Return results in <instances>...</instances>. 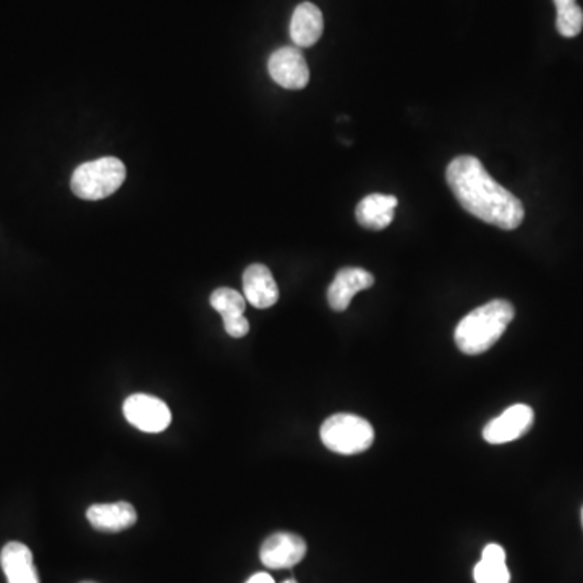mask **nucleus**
<instances>
[{
  "instance_id": "1",
  "label": "nucleus",
  "mask_w": 583,
  "mask_h": 583,
  "mask_svg": "<svg viewBox=\"0 0 583 583\" xmlns=\"http://www.w3.org/2000/svg\"><path fill=\"white\" fill-rule=\"evenodd\" d=\"M447 185L460 206L480 221L504 230L524 222L522 201L488 174L480 159L459 156L447 166Z\"/></svg>"
},
{
  "instance_id": "2",
  "label": "nucleus",
  "mask_w": 583,
  "mask_h": 583,
  "mask_svg": "<svg viewBox=\"0 0 583 583\" xmlns=\"http://www.w3.org/2000/svg\"><path fill=\"white\" fill-rule=\"evenodd\" d=\"M514 316L512 303L499 298L475 308L457 324L454 339L460 352L465 355L485 354L501 339Z\"/></svg>"
},
{
  "instance_id": "3",
  "label": "nucleus",
  "mask_w": 583,
  "mask_h": 583,
  "mask_svg": "<svg viewBox=\"0 0 583 583\" xmlns=\"http://www.w3.org/2000/svg\"><path fill=\"white\" fill-rule=\"evenodd\" d=\"M127 177L124 162L114 156L85 162L75 169L70 187L81 200L98 201L117 192Z\"/></svg>"
},
{
  "instance_id": "4",
  "label": "nucleus",
  "mask_w": 583,
  "mask_h": 583,
  "mask_svg": "<svg viewBox=\"0 0 583 583\" xmlns=\"http://www.w3.org/2000/svg\"><path fill=\"white\" fill-rule=\"evenodd\" d=\"M320 436L329 451L355 456L370 449L375 430L368 420L354 413H336L321 425Z\"/></svg>"
},
{
  "instance_id": "5",
  "label": "nucleus",
  "mask_w": 583,
  "mask_h": 583,
  "mask_svg": "<svg viewBox=\"0 0 583 583\" xmlns=\"http://www.w3.org/2000/svg\"><path fill=\"white\" fill-rule=\"evenodd\" d=\"M124 417L143 433H162L172 422L166 402L149 394H133L124 402Z\"/></svg>"
},
{
  "instance_id": "6",
  "label": "nucleus",
  "mask_w": 583,
  "mask_h": 583,
  "mask_svg": "<svg viewBox=\"0 0 583 583\" xmlns=\"http://www.w3.org/2000/svg\"><path fill=\"white\" fill-rule=\"evenodd\" d=\"M269 75L286 90H303L310 81L307 60L298 47H281L268 62Z\"/></svg>"
},
{
  "instance_id": "7",
  "label": "nucleus",
  "mask_w": 583,
  "mask_h": 583,
  "mask_svg": "<svg viewBox=\"0 0 583 583\" xmlns=\"http://www.w3.org/2000/svg\"><path fill=\"white\" fill-rule=\"evenodd\" d=\"M533 422H535V413L532 407L515 404L485 426L483 438L490 444L512 443L528 433Z\"/></svg>"
},
{
  "instance_id": "8",
  "label": "nucleus",
  "mask_w": 583,
  "mask_h": 583,
  "mask_svg": "<svg viewBox=\"0 0 583 583\" xmlns=\"http://www.w3.org/2000/svg\"><path fill=\"white\" fill-rule=\"evenodd\" d=\"M307 556V543L294 533L279 532L266 538L260 558L268 569H290Z\"/></svg>"
},
{
  "instance_id": "9",
  "label": "nucleus",
  "mask_w": 583,
  "mask_h": 583,
  "mask_svg": "<svg viewBox=\"0 0 583 583\" xmlns=\"http://www.w3.org/2000/svg\"><path fill=\"white\" fill-rule=\"evenodd\" d=\"M209 303L224 320V329L230 337L240 339L250 332V323L245 318L247 300L237 290L230 287H219L209 298Z\"/></svg>"
},
{
  "instance_id": "10",
  "label": "nucleus",
  "mask_w": 583,
  "mask_h": 583,
  "mask_svg": "<svg viewBox=\"0 0 583 583\" xmlns=\"http://www.w3.org/2000/svg\"><path fill=\"white\" fill-rule=\"evenodd\" d=\"M375 277L362 268H344L336 274L328 289L329 307L334 311H345L362 290L370 289Z\"/></svg>"
},
{
  "instance_id": "11",
  "label": "nucleus",
  "mask_w": 583,
  "mask_h": 583,
  "mask_svg": "<svg viewBox=\"0 0 583 583\" xmlns=\"http://www.w3.org/2000/svg\"><path fill=\"white\" fill-rule=\"evenodd\" d=\"M243 297L253 307L266 310L276 305L279 300V287L268 266L252 264L243 273Z\"/></svg>"
},
{
  "instance_id": "12",
  "label": "nucleus",
  "mask_w": 583,
  "mask_h": 583,
  "mask_svg": "<svg viewBox=\"0 0 583 583\" xmlns=\"http://www.w3.org/2000/svg\"><path fill=\"white\" fill-rule=\"evenodd\" d=\"M86 519L98 532L119 533L137 524L138 515L130 503L94 504L86 511Z\"/></svg>"
},
{
  "instance_id": "13",
  "label": "nucleus",
  "mask_w": 583,
  "mask_h": 583,
  "mask_svg": "<svg viewBox=\"0 0 583 583\" xmlns=\"http://www.w3.org/2000/svg\"><path fill=\"white\" fill-rule=\"evenodd\" d=\"M0 566L9 583H41L28 546L10 541L0 551Z\"/></svg>"
},
{
  "instance_id": "14",
  "label": "nucleus",
  "mask_w": 583,
  "mask_h": 583,
  "mask_svg": "<svg viewBox=\"0 0 583 583\" xmlns=\"http://www.w3.org/2000/svg\"><path fill=\"white\" fill-rule=\"evenodd\" d=\"M323 13L311 2H303L294 10L290 20V38L297 47H311L323 35Z\"/></svg>"
},
{
  "instance_id": "15",
  "label": "nucleus",
  "mask_w": 583,
  "mask_h": 583,
  "mask_svg": "<svg viewBox=\"0 0 583 583\" xmlns=\"http://www.w3.org/2000/svg\"><path fill=\"white\" fill-rule=\"evenodd\" d=\"M397 205H399V200L396 196L371 193L358 203L355 216H357L358 224L365 229L383 230L394 219Z\"/></svg>"
},
{
  "instance_id": "16",
  "label": "nucleus",
  "mask_w": 583,
  "mask_h": 583,
  "mask_svg": "<svg viewBox=\"0 0 583 583\" xmlns=\"http://www.w3.org/2000/svg\"><path fill=\"white\" fill-rule=\"evenodd\" d=\"M558 10L556 28L564 38H575L583 28V10L577 0H553Z\"/></svg>"
},
{
  "instance_id": "17",
  "label": "nucleus",
  "mask_w": 583,
  "mask_h": 583,
  "mask_svg": "<svg viewBox=\"0 0 583 583\" xmlns=\"http://www.w3.org/2000/svg\"><path fill=\"white\" fill-rule=\"evenodd\" d=\"M473 579L477 583H509L511 572L506 562H493L481 559L473 571Z\"/></svg>"
},
{
  "instance_id": "18",
  "label": "nucleus",
  "mask_w": 583,
  "mask_h": 583,
  "mask_svg": "<svg viewBox=\"0 0 583 583\" xmlns=\"http://www.w3.org/2000/svg\"><path fill=\"white\" fill-rule=\"evenodd\" d=\"M481 559L493 562H506V551H504L503 546L496 545V543H491V545H488L485 549H483Z\"/></svg>"
},
{
  "instance_id": "19",
  "label": "nucleus",
  "mask_w": 583,
  "mask_h": 583,
  "mask_svg": "<svg viewBox=\"0 0 583 583\" xmlns=\"http://www.w3.org/2000/svg\"><path fill=\"white\" fill-rule=\"evenodd\" d=\"M247 583H276L274 582L273 577L271 575L266 574V572H258V574L252 575L250 579L247 580Z\"/></svg>"
},
{
  "instance_id": "20",
  "label": "nucleus",
  "mask_w": 583,
  "mask_h": 583,
  "mask_svg": "<svg viewBox=\"0 0 583 583\" xmlns=\"http://www.w3.org/2000/svg\"><path fill=\"white\" fill-rule=\"evenodd\" d=\"M282 583H297V580L289 579V580H284V582H282Z\"/></svg>"
},
{
  "instance_id": "21",
  "label": "nucleus",
  "mask_w": 583,
  "mask_h": 583,
  "mask_svg": "<svg viewBox=\"0 0 583 583\" xmlns=\"http://www.w3.org/2000/svg\"><path fill=\"white\" fill-rule=\"evenodd\" d=\"M81 583H96V582H81Z\"/></svg>"
},
{
  "instance_id": "22",
  "label": "nucleus",
  "mask_w": 583,
  "mask_h": 583,
  "mask_svg": "<svg viewBox=\"0 0 583 583\" xmlns=\"http://www.w3.org/2000/svg\"><path fill=\"white\" fill-rule=\"evenodd\" d=\"M582 522H583V511H582Z\"/></svg>"
}]
</instances>
